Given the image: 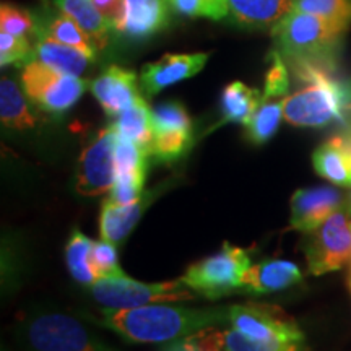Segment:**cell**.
<instances>
[{
	"label": "cell",
	"instance_id": "obj_1",
	"mask_svg": "<svg viewBox=\"0 0 351 351\" xmlns=\"http://www.w3.org/2000/svg\"><path fill=\"white\" fill-rule=\"evenodd\" d=\"M91 322L116 332L132 343H174L202 328L221 326L230 320V307L191 309L182 306L147 304L132 309H104Z\"/></svg>",
	"mask_w": 351,
	"mask_h": 351
},
{
	"label": "cell",
	"instance_id": "obj_2",
	"mask_svg": "<svg viewBox=\"0 0 351 351\" xmlns=\"http://www.w3.org/2000/svg\"><path fill=\"white\" fill-rule=\"evenodd\" d=\"M345 29L322 16L289 10L271 28V34L280 56L302 77L314 70L332 73Z\"/></svg>",
	"mask_w": 351,
	"mask_h": 351
},
{
	"label": "cell",
	"instance_id": "obj_3",
	"mask_svg": "<svg viewBox=\"0 0 351 351\" xmlns=\"http://www.w3.org/2000/svg\"><path fill=\"white\" fill-rule=\"evenodd\" d=\"M301 80L309 86L283 99L285 121L296 127H324L340 119L351 101V90L332 78V73H306Z\"/></svg>",
	"mask_w": 351,
	"mask_h": 351
},
{
	"label": "cell",
	"instance_id": "obj_4",
	"mask_svg": "<svg viewBox=\"0 0 351 351\" xmlns=\"http://www.w3.org/2000/svg\"><path fill=\"white\" fill-rule=\"evenodd\" d=\"M33 351H117L99 340L80 320L64 313H41L28 319L23 328Z\"/></svg>",
	"mask_w": 351,
	"mask_h": 351
},
{
	"label": "cell",
	"instance_id": "obj_5",
	"mask_svg": "<svg viewBox=\"0 0 351 351\" xmlns=\"http://www.w3.org/2000/svg\"><path fill=\"white\" fill-rule=\"evenodd\" d=\"M91 295L104 309L119 311L153 302L194 301L195 295L181 280L165 283L134 282L125 274L99 278L91 285Z\"/></svg>",
	"mask_w": 351,
	"mask_h": 351
},
{
	"label": "cell",
	"instance_id": "obj_6",
	"mask_svg": "<svg viewBox=\"0 0 351 351\" xmlns=\"http://www.w3.org/2000/svg\"><path fill=\"white\" fill-rule=\"evenodd\" d=\"M251 267V257L244 249L225 243L212 257L194 263L181 276V282L207 300L239 291L244 271Z\"/></svg>",
	"mask_w": 351,
	"mask_h": 351
},
{
	"label": "cell",
	"instance_id": "obj_7",
	"mask_svg": "<svg viewBox=\"0 0 351 351\" xmlns=\"http://www.w3.org/2000/svg\"><path fill=\"white\" fill-rule=\"evenodd\" d=\"M21 86L38 108L51 114L69 111L86 90L80 77L57 72L36 60H29L21 70Z\"/></svg>",
	"mask_w": 351,
	"mask_h": 351
},
{
	"label": "cell",
	"instance_id": "obj_8",
	"mask_svg": "<svg viewBox=\"0 0 351 351\" xmlns=\"http://www.w3.org/2000/svg\"><path fill=\"white\" fill-rule=\"evenodd\" d=\"M306 261L313 275L340 270L351 261V221L346 210H339L314 231L307 232Z\"/></svg>",
	"mask_w": 351,
	"mask_h": 351
},
{
	"label": "cell",
	"instance_id": "obj_9",
	"mask_svg": "<svg viewBox=\"0 0 351 351\" xmlns=\"http://www.w3.org/2000/svg\"><path fill=\"white\" fill-rule=\"evenodd\" d=\"M117 134L112 125L96 132L78 161L75 189L80 195L99 197L109 192L116 182Z\"/></svg>",
	"mask_w": 351,
	"mask_h": 351
},
{
	"label": "cell",
	"instance_id": "obj_10",
	"mask_svg": "<svg viewBox=\"0 0 351 351\" xmlns=\"http://www.w3.org/2000/svg\"><path fill=\"white\" fill-rule=\"evenodd\" d=\"M230 324L234 330L258 341L306 340L304 333L296 320L288 315L282 307L274 304H249L230 307Z\"/></svg>",
	"mask_w": 351,
	"mask_h": 351
},
{
	"label": "cell",
	"instance_id": "obj_11",
	"mask_svg": "<svg viewBox=\"0 0 351 351\" xmlns=\"http://www.w3.org/2000/svg\"><path fill=\"white\" fill-rule=\"evenodd\" d=\"M345 197L333 187L300 189L291 197V230L314 231L326 219L343 207Z\"/></svg>",
	"mask_w": 351,
	"mask_h": 351
},
{
	"label": "cell",
	"instance_id": "obj_12",
	"mask_svg": "<svg viewBox=\"0 0 351 351\" xmlns=\"http://www.w3.org/2000/svg\"><path fill=\"white\" fill-rule=\"evenodd\" d=\"M210 54H165L156 62L145 64L140 72V86L145 95L153 96L174 83H179L199 73L207 64Z\"/></svg>",
	"mask_w": 351,
	"mask_h": 351
},
{
	"label": "cell",
	"instance_id": "obj_13",
	"mask_svg": "<svg viewBox=\"0 0 351 351\" xmlns=\"http://www.w3.org/2000/svg\"><path fill=\"white\" fill-rule=\"evenodd\" d=\"M88 86L111 119L140 98L137 75L132 70L117 65H109L104 69Z\"/></svg>",
	"mask_w": 351,
	"mask_h": 351
},
{
	"label": "cell",
	"instance_id": "obj_14",
	"mask_svg": "<svg viewBox=\"0 0 351 351\" xmlns=\"http://www.w3.org/2000/svg\"><path fill=\"white\" fill-rule=\"evenodd\" d=\"M171 8V0H125L117 32L130 39L150 38L168 26Z\"/></svg>",
	"mask_w": 351,
	"mask_h": 351
},
{
	"label": "cell",
	"instance_id": "obj_15",
	"mask_svg": "<svg viewBox=\"0 0 351 351\" xmlns=\"http://www.w3.org/2000/svg\"><path fill=\"white\" fill-rule=\"evenodd\" d=\"M302 280L301 270L296 263L289 261H265L251 265L244 271L239 283V291L265 295V293L282 291Z\"/></svg>",
	"mask_w": 351,
	"mask_h": 351
},
{
	"label": "cell",
	"instance_id": "obj_16",
	"mask_svg": "<svg viewBox=\"0 0 351 351\" xmlns=\"http://www.w3.org/2000/svg\"><path fill=\"white\" fill-rule=\"evenodd\" d=\"M29 60H36L67 75L80 77L90 67L95 57L67 44L57 43L51 38L38 36L33 41V52Z\"/></svg>",
	"mask_w": 351,
	"mask_h": 351
},
{
	"label": "cell",
	"instance_id": "obj_17",
	"mask_svg": "<svg viewBox=\"0 0 351 351\" xmlns=\"http://www.w3.org/2000/svg\"><path fill=\"white\" fill-rule=\"evenodd\" d=\"M152 194L143 195L142 200L130 205H117L109 200H103L99 215V234L101 239L112 244L124 243L138 219L142 218L145 208L150 205Z\"/></svg>",
	"mask_w": 351,
	"mask_h": 351
},
{
	"label": "cell",
	"instance_id": "obj_18",
	"mask_svg": "<svg viewBox=\"0 0 351 351\" xmlns=\"http://www.w3.org/2000/svg\"><path fill=\"white\" fill-rule=\"evenodd\" d=\"M315 173L337 186L351 187V137H333L313 155Z\"/></svg>",
	"mask_w": 351,
	"mask_h": 351
},
{
	"label": "cell",
	"instance_id": "obj_19",
	"mask_svg": "<svg viewBox=\"0 0 351 351\" xmlns=\"http://www.w3.org/2000/svg\"><path fill=\"white\" fill-rule=\"evenodd\" d=\"M52 3L69 15L91 39L96 51H103L109 44L114 25L95 7L93 0H52Z\"/></svg>",
	"mask_w": 351,
	"mask_h": 351
},
{
	"label": "cell",
	"instance_id": "obj_20",
	"mask_svg": "<svg viewBox=\"0 0 351 351\" xmlns=\"http://www.w3.org/2000/svg\"><path fill=\"white\" fill-rule=\"evenodd\" d=\"M293 0H230V15L243 28H274L291 10Z\"/></svg>",
	"mask_w": 351,
	"mask_h": 351
},
{
	"label": "cell",
	"instance_id": "obj_21",
	"mask_svg": "<svg viewBox=\"0 0 351 351\" xmlns=\"http://www.w3.org/2000/svg\"><path fill=\"white\" fill-rule=\"evenodd\" d=\"M36 38L46 36L54 39L57 43L67 44V46L80 49L86 54L93 56L96 54V49L91 43V39L86 36V33L78 26L75 21L65 15L62 10L59 12H49L46 15L36 19Z\"/></svg>",
	"mask_w": 351,
	"mask_h": 351
},
{
	"label": "cell",
	"instance_id": "obj_22",
	"mask_svg": "<svg viewBox=\"0 0 351 351\" xmlns=\"http://www.w3.org/2000/svg\"><path fill=\"white\" fill-rule=\"evenodd\" d=\"M23 86L13 82L12 78L3 77L0 82V119L8 129L26 130L36 125L34 116L28 104Z\"/></svg>",
	"mask_w": 351,
	"mask_h": 351
},
{
	"label": "cell",
	"instance_id": "obj_23",
	"mask_svg": "<svg viewBox=\"0 0 351 351\" xmlns=\"http://www.w3.org/2000/svg\"><path fill=\"white\" fill-rule=\"evenodd\" d=\"M150 152L130 138L117 135L116 143V182L145 186Z\"/></svg>",
	"mask_w": 351,
	"mask_h": 351
},
{
	"label": "cell",
	"instance_id": "obj_24",
	"mask_svg": "<svg viewBox=\"0 0 351 351\" xmlns=\"http://www.w3.org/2000/svg\"><path fill=\"white\" fill-rule=\"evenodd\" d=\"M111 125L119 137L134 140V142L142 145L150 152L153 140L152 109L148 108L147 101L142 96L137 101H134L129 108H125L121 114H117L112 119Z\"/></svg>",
	"mask_w": 351,
	"mask_h": 351
},
{
	"label": "cell",
	"instance_id": "obj_25",
	"mask_svg": "<svg viewBox=\"0 0 351 351\" xmlns=\"http://www.w3.org/2000/svg\"><path fill=\"white\" fill-rule=\"evenodd\" d=\"M263 95L241 82H232L221 95V122H238L247 125L254 112L262 104Z\"/></svg>",
	"mask_w": 351,
	"mask_h": 351
},
{
	"label": "cell",
	"instance_id": "obj_26",
	"mask_svg": "<svg viewBox=\"0 0 351 351\" xmlns=\"http://www.w3.org/2000/svg\"><path fill=\"white\" fill-rule=\"evenodd\" d=\"M93 244V241L83 234L80 230H73L65 245V262H67L69 271L82 285H93L98 280L93 263H91Z\"/></svg>",
	"mask_w": 351,
	"mask_h": 351
},
{
	"label": "cell",
	"instance_id": "obj_27",
	"mask_svg": "<svg viewBox=\"0 0 351 351\" xmlns=\"http://www.w3.org/2000/svg\"><path fill=\"white\" fill-rule=\"evenodd\" d=\"M283 117V99H263L252 119L245 125V138L254 145H263L274 137Z\"/></svg>",
	"mask_w": 351,
	"mask_h": 351
},
{
	"label": "cell",
	"instance_id": "obj_28",
	"mask_svg": "<svg viewBox=\"0 0 351 351\" xmlns=\"http://www.w3.org/2000/svg\"><path fill=\"white\" fill-rule=\"evenodd\" d=\"M192 147V130L153 132L150 156L160 163H174L187 155Z\"/></svg>",
	"mask_w": 351,
	"mask_h": 351
},
{
	"label": "cell",
	"instance_id": "obj_29",
	"mask_svg": "<svg viewBox=\"0 0 351 351\" xmlns=\"http://www.w3.org/2000/svg\"><path fill=\"white\" fill-rule=\"evenodd\" d=\"M223 351H307L306 340L258 341L245 337L238 330H221Z\"/></svg>",
	"mask_w": 351,
	"mask_h": 351
},
{
	"label": "cell",
	"instance_id": "obj_30",
	"mask_svg": "<svg viewBox=\"0 0 351 351\" xmlns=\"http://www.w3.org/2000/svg\"><path fill=\"white\" fill-rule=\"evenodd\" d=\"M291 10L322 16L343 28L351 23V0H293Z\"/></svg>",
	"mask_w": 351,
	"mask_h": 351
},
{
	"label": "cell",
	"instance_id": "obj_31",
	"mask_svg": "<svg viewBox=\"0 0 351 351\" xmlns=\"http://www.w3.org/2000/svg\"><path fill=\"white\" fill-rule=\"evenodd\" d=\"M171 7L191 19L221 20L230 15V0H171Z\"/></svg>",
	"mask_w": 351,
	"mask_h": 351
},
{
	"label": "cell",
	"instance_id": "obj_32",
	"mask_svg": "<svg viewBox=\"0 0 351 351\" xmlns=\"http://www.w3.org/2000/svg\"><path fill=\"white\" fill-rule=\"evenodd\" d=\"M153 132L192 130V121L179 101H166L152 111Z\"/></svg>",
	"mask_w": 351,
	"mask_h": 351
},
{
	"label": "cell",
	"instance_id": "obj_33",
	"mask_svg": "<svg viewBox=\"0 0 351 351\" xmlns=\"http://www.w3.org/2000/svg\"><path fill=\"white\" fill-rule=\"evenodd\" d=\"M0 26H2V32L15 34V36L36 38V19L28 10L12 5V3H2Z\"/></svg>",
	"mask_w": 351,
	"mask_h": 351
},
{
	"label": "cell",
	"instance_id": "obj_34",
	"mask_svg": "<svg viewBox=\"0 0 351 351\" xmlns=\"http://www.w3.org/2000/svg\"><path fill=\"white\" fill-rule=\"evenodd\" d=\"M32 52L33 43L29 38L0 32V64L2 67L12 64H28L32 59Z\"/></svg>",
	"mask_w": 351,
	"mask_h": 351
},
{
	"label": "cell",
	"instance_id": "obj_35",
	"mask_svg": "<svg viewBox=\"0 0 351 351\" xmlns=\"http://www.w3.org/2000/svg\"><path fill=\"white\" fill-rule=\"evenodd\" d=\"M91 263L93 269L99 278H106V276H117L124 275V271L119 267V258H117V247L116 244L108 243V241H98L93 244V251H91ZM96 280V282H98Z\"/></svg>",
	"mask_w": 351,
	"mask_h": 351
},
{
	"label": "cell",
	"instance_id": "obj_36",
	"mask_svg": "<svg viewBox=\"0 0 351 351\" xmlns=\"http://www.w3.org/2000/svg\"><path fill=\"white\" fill-rule=\"evenodd\" d=\"M289 88V78L287 65L283 62V57L276 51L271 54V64L265 77V90H263V99L278 98L287 95Z\"/></svg>",
	"mask_w": 351,
	"mask_h": 351
},
{
	"label": "cell",
	"instance_id": "obj_37",
	"mask_svg": "<svg viewBox=\"0 0 351 351\" xmlns=\"http://www.w3.org/2000/svg\"><path fill=\"white\" fill-rule=\"evenodd\" d=\"M95 7L111 21L117 32L122 16H124L125 0H93Z\"/></svg>",
	"mask_w": 351,
	"mask_h": 351
},
{
	"label": "cell",
	"instance_id": "obj_38",
	"mask_svg": "<svg viewBox=\"0 0 351 351\" xmlns=\"http://www.w3.org/2000/svg\"><path fill=\"white\" fill-rule=\"evenodd\" d=\"M345 205H346V212H348L350 217H351V192H350L348 199H346V202H345Z\"/></svg>",
	"mask_w": 351,
	"mask_h": 351
},
{
	"label": "cell",
	"instance_id": "obj_39",
	"mask_svg": "<svg viewBox=\"0 0 351 351\" xmlns=\"http://www.w3.org/2000/svg\"><path fill=\"white\" fill-rule=\"evenodd\" d=\"M350 275H351V271H350Z\"/></svg>",
	"mask_w": 351,
	"mask_h": 351
}]
</instances>
